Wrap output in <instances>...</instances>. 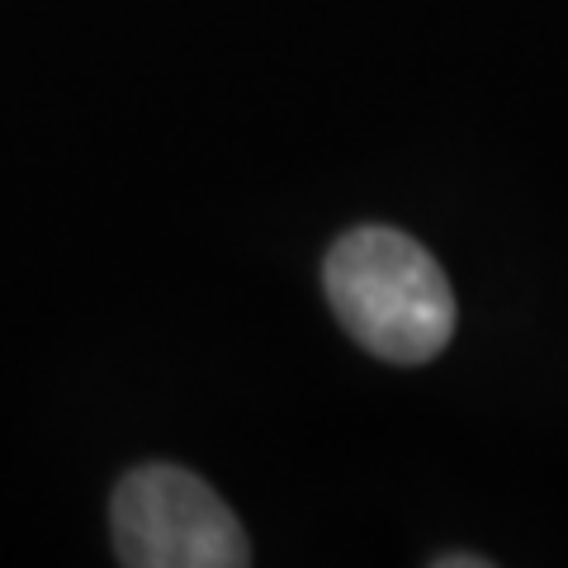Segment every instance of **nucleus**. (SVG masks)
Masks as SVG:
<instances>
[{"label": "nucleus", "instance_id": "nucleus-2", "mask_svg": "<svg viewBox=\"0 0 568 568\" xmlns=\"http://www.w3.org/2000/svg\"><path fill=\"white\" fill-rule=\"evenodd\" d=\"M114 559L129 568H246L252 540L227 503L181 465H138L110 503Z\"/></svg>", "mask_w": 568, "mask_h": 568}, {"label": "nucleus", "instance_id": "nucleus-1", "mask_svg": "<svg viewBox=\"0 0 568 568\" xmlns=\"http://www.w3.org/2000/svg\"><path fill=\"white\" fill-rule=\"evenodd\" d=\"M327 304L369 355L426 365L455 336V290L440 261L398 227H355L327 252Z\"/></svg>", "mask_w": 568, "mask_h": 568}, {"label": "nucleus", "instance_id": "nucleus-3", "mask_svg": "<svg viewBox=\"0 0 568 568\" xmlns=\"http://www.w3.org/2000/svg\"><path fill=\"white\" fill-rule=\"evenodd\" d=\"M440 568H484L488 559H469V555H450V559H436Z\"/></svg>", "mask_w": 568, "mask_h": 568}]
</instances>
